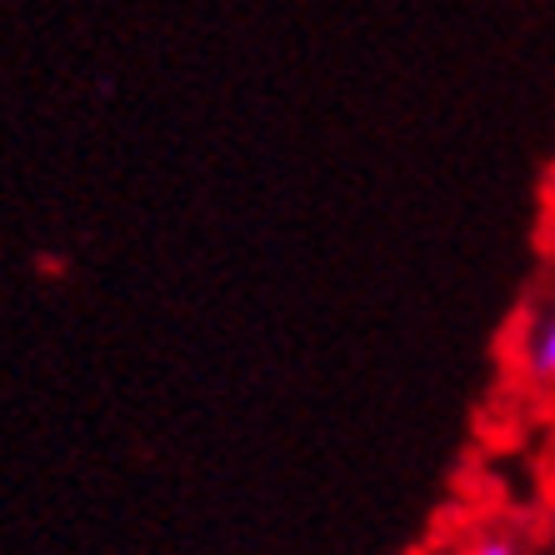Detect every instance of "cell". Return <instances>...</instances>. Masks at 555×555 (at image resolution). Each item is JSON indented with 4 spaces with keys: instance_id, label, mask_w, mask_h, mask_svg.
I'll return each instance as SVG.
<instances>
[{
    "instance_id": "7a4b0ae2",
    "label": "cell",
    "mask_w": 555,
    "mask_h": 555,
    "mask_svg": "<svg viewBox=\"0 0 555 555\" xmlns=\"http://www.w3.org/2000/svg\"><path fill=\"white\" fill-rule=\"evenodd\" d=\"M470 555H516V545H511V541H480Z\"/></svg>"
},
{
    "instance_id": "6da1fadb",
    "label": "cell",
    "mask_w": 555,
    "mask_h": 555,
    "mask_svg": "<svg viewBox=\"0 0 555 555\" xmlns=\"http://www.w3.org/2000/svg\"><path fill=\"white\" fill-rule=\"evenodd\" d=\"M530 371L541 375V380H555V315L541 325V336L530 346Z\"/></svg>"
}]
</instances>
